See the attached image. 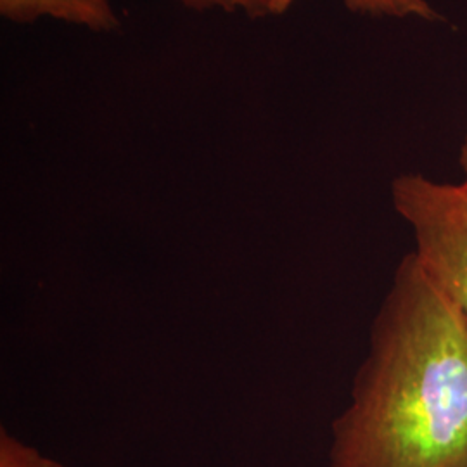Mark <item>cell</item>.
<instances>
[{"instance_id":"cell-1","label":"cell","mask_w":467,"mask_h":467,"mask_svg":"<svg viewBox=\"0 0 467 467\" xmlns=\"http://www.w3.org/2000/svg\"><path fill=\"white\" fill-rule=\"evenodd\" d=\"M327 467H467V320L414 253L374 317Z\"/></svg>"},{"instance_id":"cell-2","label":"cell","mask_w":467,"mask_h":467,"mask_svg":"<svg viewBox=\"0 0 467 467\" xmlns=\"http://www.w3.org/2000/svg\"><path fill=\"white\" fill-rule=\"evenodd\" d=\"M395 212L412 229L420 267L467 320V187L419 173L391 182Z\"/></svg>"},{"instance_id":"cell-3","label":"cell","mask_w":467,"mask_h":467,"mask_svg":"<svg viewBox=\"0 0 467 467\" xmlns=\"http://www.w3.org/2000/svg\"><path fill=\"white\" fill-rule=\"evenodd\" d=\"M0 15L19 25L47 16L94 32H111L119 26L109 0H0Z\"/></svg>"},{"instance_id":"cell-4","label":"cell","mask_w":467,"mask_h":467,"mask_svg":"<svg viewBox=\"0 0 467 467\" xmlns=\"http://www.w3.org/2000/svg\"><path fill=\"white\" fill-rule=\"evenodd\" d=\"M295 0H272V15H284ZM351 13L372 15V16L407 17L418 16L422 19H440V15L426 0H345Z\"/></svg>"},{"instance_id":"cell-5","label":"cell","mask_w":467,"mask_h":467,"mask_svg":"<svg viewBox=\"0 0 467 467\" xmlns=\"http://www.w3.org/2000/svg\"><path fill=\"white\" fill-rule=\"evenodd\" d=\"M0 467H65V464L2 430Z\"/></svg>"},{"instance_id":"cell-6","label":"cell","mask_w":467,"mask_h":467,"mask_svg":"<svg viewBox=\"0 0 467 467\" xmlns=\"http://www.w3.org/2000/svg\"><path fill=\"white\" fill-rule=\"evenodd\" d=\"M185 7L194 11H208L220 7L227 13L243 11L251 17L272 15V0H181Z\"/></svg>"},{"instance_id":"cell-7","label":"cell","mask_w":467,"mask_h":467,"mask_svg":"<svg viewBox=\"0 0 467 467\" xmlns=\"http://www.w3.org/2000/svg\"><path fill=\"white\" fill-rule=\"evenodd\" d=\"M461 168H462V173H464L462 184L467 187V132L466 137H464V142H462V148H461Z\"/></svg>"}]
</instances>
